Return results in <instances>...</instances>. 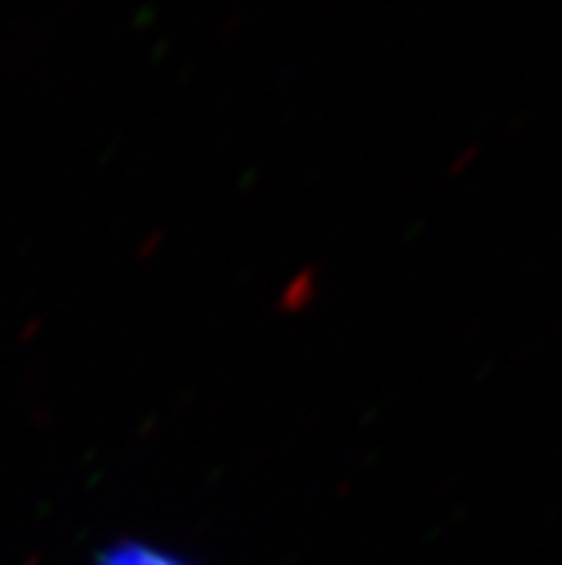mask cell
Wrapping results in <instances>:
<instances>
[{"mask_svg":"<svg viewBox=\"0 0 562 565\" xmlns=\"http://www.w3.org/2000/svg\"><path fill=\"white\" fill-rule=\"evenodd\" d=\"M89 565H201L199 559L187 557L179 548L152 543V540L121 537L100 545Z\"/></svg>","mask_w":562,"mask_h":565,"instance_id":"6da1fadb","label":"cell"}]
</instances>
